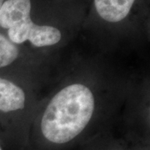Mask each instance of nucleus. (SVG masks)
Masks as SVG:
<instances>
[{
    "mask_svg": "<svg viewBox=\"0 0 150 150\" xmlns=\"http://www.w3.org/2000/svg\"><path fill=\"white\" fill-rule=\"evenodd\" d=\"M94 110L91 90L83 84H72L59 92L43 113L41 130L54 144H65L78 136L90 121Z\"/></svg>",
    "mask_w": 150,
    "mask_h": 150,
    "instance_id": "1",
    "label": "nucleus"
},
{
    "mask_svg": "<svg viewBox=\"0 0 150 150\" xmlns=\"http://www.w3.org/2000/svg\"><path fill=\"white\" fill-rule=\"evenodd\" d=\"M30 0H7L0 8V26L8 28L12 43L29 41L35 47H45L58 43L61 33L58 28L37 25L30 18Z\"/></svg>",
    "mask_w": 150,
    "mask_h": 150,
    "instance_id": "2",
    "label": "nucleus"
},
{
    "mask_svg": "<svg viewBox=\"0 0 150 150\" xmlns=\"http://www.w3.org/2000/svg\"><path fill=\"white\" fill-rule=\"evenodd\" d=\"M135 0H94L98 15L111 23L123 20L128 16Z\"/></svg>",
    "mask_w": 150,
    "mask_h": 150,
    "instance_id": "3",
    "label": "nucleus"
},
{
    "mask_svg": "<svg viewBox=\"0 0 150 150\" xmlns=\"http://www.w3.org/2000/svg\"><path fill=\"white\" fill-rule=\"evenodd\" d=\"M25 93L20 87L0 78V111L11 112L23 109Z\"/></svg>",
    "mask_w": 150,
    "mask_h": 150,
    "instance_id": "4",
    "label": "nucleus"
},
{
    "mask_svg": "<svg viewBox=\"0 0 150 150\" xmlns=\"http://www.w3.org/2000/svg\"><path fill=\"white\" fill-rule=\"evenodd\" d=\"M18 56V49L16 46L0 33V68L11 64Z\"/></svg>",
    "mask_w": 150,
    "mask_h": 150,
    "instance_id": "5",
    "label": "nucleus"
},
{
    "mask_svg": "<svg viewBox=\"0 0 150 150\" xmlns=\"http://www.w3.org/2000/svg\"><path fill=\"white\" fill-rule=\"evenodd\" d=\"M4 0H0V8H1V6L3 5V4H4Z\"/></svg>",
    "mask_w": 150,
    "mask_h": 150,
    "instance_id": "6",
    "label": "nucleus"
}]
</instances>
